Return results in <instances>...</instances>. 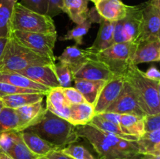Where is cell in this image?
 <instances>
[{
  "label": "cell",
  "instance_id": "26",
  "mask_svg": "<svg viewBox=\"0 0 160 159\" xmlns=\"http://www.w3.org/2000/svg\"><path fill=\"white\" fill-rule=\"evenodd\" d=\"M121 130L128 135L134 137H142L145 133L144 130V116L131 114H123L120 115V123Z\"/></svg>",
  "mask_w": 160,
  "mask_h": 159
},
{
  "label": "cell",
  "instance_id": "40",
  "mask_svg": "<svg viewBox=\"0 0 160 159\" xmlns=\"http://www.w3.org/2000/svg\"><path fill=\"white\" fill-rule=\"evenodd\" d=\"M48 1V12L47 15L54 17L63 12L64 0H47Z\"/></svg>",
  "mask_w": 160,
  "mask_h": 159
},
{
  "label": "cell",
  "instance_id": "48",
  "mask_svg": "<svg viewBox=\"0 0 160 159\" xmlns=\"http://www.w3.org/2000/svg\"><path fill=\"white\" fill-rule=\"evenodd\" d=\"M38 159H48V158L45 157V156H40V157H38Z\"/></svg>",
  "mask_w": 160,
  "mask_h": 159
},
{
  "label": "cell",
  "instance_id": "24",
  "mask_svg": "<svg viewBox=\"0 0 160 159\" xmlns=\"http://www.w3.org/2000/svg\"><path fill=\"white\" fill-rule=\"evenodd\" d=\"M95 115L94 106L88 103L71 104L68 122L74 126H82L90 123Z\"/></svg>",
  "mask_w": 160,
  "mask_h": 159
},
{
  "label": "cell",
  "instance_id": "50",
  "mask_svg": "<svg viewBox=\"0 0 160 159\" xmlns=\"http://www.w3.org/2000/svg\"><path fill=\"white\" fill-rule=\"evenodd\" d=\"M13 1H14V2H18V1H19V0H13Z\"/></svg>",
  "mask_w": 160,
  "mask_h": 159
},
{
  "label": "cell",
  "instance_id": "7",
  "mask_svg": "<svg viewBox=\"0 0 160 159\" xmlns=\"http://www.w3.org/2000/svg\"><path fill=\"white\" fill-rule=\"evenodd\" d=\"M9 37L31 51L56 62V58L54 55V48L57 40V33L42 34L12 31Z\"/></svg>",
  "mask_w": 160,
  "mask_h": 159
},
{
  "label": "cell",
  "instance_id": "18",
  "mask_svg": "<svg viewBox=\"0 0 160 159\" xmlns=\"http://www.w3.org/2000/svg\"><path fill=\"white\" fill-rule=\"evenodd\" d=\"M70 104L65 98L62 87L52 88L46 94V109L68 121Z\"/></svg>",
  "mask_w": 160,
  "mask_h": 159
},
{
  "label": "cell",
  "instance_id": "14",
  "mask_svg": "<svg viewBox=\"0 0 160 159\" xmlns=\"http://www.w3.org/2000/svg\"><path fill=\"white\" fill-rule=\"evenodd\" d=\"M92 57V53L88 48L81 49L78 45H72L67 47L57 59L67 65L74 74Z\"/></svg>",
  "mask_w": 160,
  "mask_h": 159
},
{
  "label": "cell",
  "instance_id": "49",
  "mask_svg": "<svg viewBox=\"0 0 160 159\" xmlns=\"http://www.w3.org/2000/svg\"><path fill=\"white\" fill-rule=\"evenodd\" d=\"M90 1L93 2H94V3H95H95H97V2H98V1H100V0H90Z\"/></svg>",
  "mask_w": 160,
  "mask_h": 159
},
{
  "label": "cell",
  "instance_id": "4",
  "mask_svg": "<svg viewBox=\"0 0 160 159\" xmlns=\"http://www.w3.org/2000/svg\"><path fill=\"white\" fill-rule=\"evenodd\" d=\"M55 62L31 51L9 37L0 58V73H17L33 65H52Z\"/></svg>",
  "mask_w": 160,
  "mask_h": 159
},
{
  "label": "cell",
  "instance_id": "34",
  "mask_svg": "<svg viewBox=\"0 0 160 159\" xmlns=\"http://www.w3.org/2000/svg\"><path fill=\"white\" fill-rule=\"evenodd\" d=\"M60 151L74 159H97L82 145L71 143L60 149Z\"/></svg>",
  "mask_w": 160,
  "mask_h": 159
},
{
  "label": "cell",
  "instance_id": "12",
  "mask_svg": "<svg viewBox=\"0 0 160 159\" xmlns=\"http://www.w3.org/2000/svg\"><path fill=\"white\" fill-rule=\"evenodd\" d=\"M52 65H33L23 70H20L17 72V73L51 89L56 88L59 87V84L54 73Z\"/></svg>",
  "mask_w": 160,
  "mask_h": 159
},
{
  "label": "cell",
  "instance_id": "41",
  "mask_svg": "<svg viewBox=\"0 0 160 159\" xmlns=\"http://www.w3.org/2000/svg\"><path fill=\"white\" fill-rule=\"evenodd\" d=\"M98 115H99L102 118L107 120V121L111 122V123H113L117 125H119V123H120V114L113 113V112H103V113L98 114Z\"/></svg>",
  "mask_w": 160,
  "mask_h": 159
},
{
  "label": "cell",
  "instance_id": "27",
  "mask_svg": "<svg viewBox=\"0 0 160 159\" xmlns=\"http://www.w3.org/2000/svg\"><path fill=\"white\" fill-rule=\"evenodd\" d=\"M139 154L160 155V129L145 132L137 140Z\"/></svg>",
  "mask_w": 160,
  "mask_h": 159
},
{
  "label": "cell",
  "instance_id": "32",
  "mask_svg": "<svg viewBox=\"0 0 160 159\" xmlns=\"http://www.w3.org/2000/svg\"><path fill=\"white\" fill-rule=\"evenodd\" d=\"M6 154L13 159H38L40 156L34 154L22 140L21 135Z\"/></svg>",
  "mask_w": 160,
  "mask_h": 159
},
{
  "label": "cell",
  "instance_id": "47",
  "mask_svg": "<svg viewBox=\"0 0 160 159\" xmlns=\"http://www.w3.org/2000/svg\"><path fill=\"white\" fill-rule=\"evenodd\" d=\"M3 107H4V104H3L2 101V99L0 98V112H1V110L2 109Z\"/></svg>",
  "mask_w": 160,
  "mask_h": 159
},
{
  "label": "cell",
  "instance_id": "31",
  "mask_svg": "<svg viewBox=\"0 0 160 159\" xmlns=\"http://www.w3.org/2000/svg\"><path fill=\"white\" fill-rule=\"evenodd\" d=\"M19 119L15 109L3 107L0 112V134L8 131L18 132Z\"/></svg>",
  "mask_w": 160,
  "mask_h": 159
},
{
  "label": "cell",
  "instance_id": "42",
  "mask_svg": "<svg viewBox=\"0 0 160 159\" xmlns=\"http://www.w3.org/2000/svg\"><path fill=\"white\" fill-rule=\"evenodd\" d=\"M145 76L147 78L152 80L160 81V73L156 66H151L145 73Z\"/></svg>",
  "mask_w": 160,
  "mask_h": 159
},
{
  "label": "cell",
  "instance_id": "6",
  "mask_svg": "<svg viewBox=\"0 0 160 159\" xmlns=\"http://www.w3.org/2000/svg\"><path fill=\"white\" fill-rule=\"evenodd\" d=\"M136 47V42L114 43L103 51H90L93 58L105 64L115 76H123L132 62Z\"/></svg>",
  "mask_w": 160,
  "mask_h": 159
},
{
  "label": "cell",
  "instance_id": "28",
  "mask_svg": "<svg viewBox=\"0 0 160 159\" xmlns=\"http://www.w3.org/2000/svg\"><path fill=\"white\" fill-rule=\"evenodd\" d=\"M45 96L44 94L41 93H23L8 95L3 97L1 99L5 107L16 109L28 104L43 101Z\"/></svg>",
  "mask_w": 160,
  "mask_h": 159
},
{
  "label": "cell",
  "instance_id": "33",
  "mask_svg": "<svg viewBox=\"0 0 160 159\" xmlns=\"http://www.w3.org/2000/svg\"><path fill=\"white\" fill-rule=\"evenodd\" d=\"M53 70L56 74L57 80L59 84V87L62 88L70 87L71 86L72 80H73V73L67 65L62 62H55L52 65Z\"/></svg>",
  "mask_w": 160,
  "mask_h": 159
},
{
  "label": "cell",
  "instance_id": "17",
  "mask_svg": "<svg viewBox=\"0 0 160 159\" xmlns=\"http://www.w3.org/2000/svg\"><path fill=\"white\" fill-rule=\"evenodd\" d=\"M128 6L121 0H100L95 3V8L102 18L116 22L125 17Z\"/></svg>",
  "mask_w": 160,
  "mask_h": 159
},
{
  "label": "cell",
  "instance_id": "11",
  "mask_svg": "<svg viewBox=\"0 0 160 159\" xmlns=\"http://www.w3.org/2000/svg\"><path fill=\"white\" fill-rule=\"evenodd\" d=\"M73 80L82 79L88 80H103L108 82L115 75L105 64L92 57L78 72L73 74Z\"/></svg>",
  "mask_w": 160,
  "mask_h": 159
},
{
  "label": "cell",
  "instance_id": "19",
  "mask_svg": "<svg viewBox=\"0 0 160 159\" xmlns=\"http://www.w3.org/2000/svg\"><path fill=\"white\" fill-rule=\"evenodd\" d=\"M101 17L98 15L95 8L89 11L88 17L82 23L77 24L73 29L70 30L65 35L60 37V41L73 40L76 42V45H82L83 37L88 34L93 23H99Z\"/></svg>",
  "mask_w": 160,
  "mask_h": 159
},
{
  "label": "cell",
  "instance_id": "30",
  "mask_svg": "<svg viewBox=\"0 0 160 159\" xmlns=\"http://www.w3.org/2000/svg\"><path fill=\"white\" fill-rule=\"evenodd\" d=\"M15 2L0 0V37L9 38Z\"/></svg>",
  "mask_w": 160,
  "mask_h": 159
},
{
  "label": "cell",
  "instance_id": "43",
  "mask_svg": "<svg viewBox=\"0 0 160 159\" xmlns=\"http://www.w3.org/2000/svg\"><path fill=\"white\" fill-rule=\"evenodd\" d=\"M48 159H74L70 156L62 153L60 150H56V151H52L48 153L46 156Z\"/></svg>",
  "mask_w": 160,
  "mask_h": 159
},
{
  "label": "cell",
  "instance_id": "2",
  "mask_svg": "<svg viewBox=\"0 0 160 159\" xmlns=\"http://www.w3.org/2000/svg\"><path fill=\"white\" fill-rule=\"evenodd\" d=\"M123 77L135 94L139 106L145 115L160 114V81L147 78L145 72L131 62Z\"/></svg>",
  "mask_w": 160,
  "mask_h": 159
},
{
  "label": "cell",
  "instance_id": "15",
  "mask_svg": "<svg viewBox=\"0 0 160 159\" xmlns=\"http://www.w3.org/2000/svg\"><path fill=\"white\" fill-rule=\"evenodd\" d=\"M160 38L138 42L132 62L135 65L142 63L159 62Z\"/></svg>",
  "mask_w": 160,
  "mask_h": 159
},
{
  "label": "cell",
  "instance_id": "8",
  "mask_svg": "<svg viewBox=\"0 0 160 159\" xmlns=\"http://www.w3.org/2000/svg\"><path fill=\"white\" fill-rule=\"evenodd\" d=\"M142 4L141 32L136 43L160 38V0H148Z\"/></svg>",
  "mask_w": 160,
  "mask_h": 159
},
{
  "label": "cell",
  "instance_id": "36",
  "mask_svg": "<svg viewBox=\"0 0 160 159\" xmlns=\"http://www.w3.org/2000/svg\"><path fill=\"white\" fill-rule=\"evenodd\" d=\"M23 93L43 94L41 91H38V90H31V89L20 88V87L11 85V84H6V83L0 82V98H3V97L8 96V95L16 94H23Z\"/></svg>",
  "mask_w": 160,
  "mask_h": 159
},
{
  "label": "cell",
  "instance_id": "10",
  "mask_svg": "<svg viewBox=\"0 0 160 159\" xmlns=\"http://www.w3.org/2000/svg\"><path fill=\"white\" fill-rule=\"evenodd\" d=\"M124 82L123 76H115L105 84L94 106L95 115L106 112V109L115 101L123 89Z\"/></svg>",
  "mask_w": 160,
  "mask_h": 159
},
{
  "label": "cell",
  "instance_id": "45",
  "mask_svg": "<svg viewBox=\"0 0 160 159\" xmlns=\"http://www.w3.org/2000/svg\"><path fill=\"white\" fill-rule=\"evenodd\" d=\"M142 159H160V155L158 154H144Z\"/></svg>",
  "mask_w": 160,
  "mask_h": 159
},
{
  "label": "cell",
  "instance_id": "22",
  "mask_svg": "<svg viewBox=\"0 0 160 159\" xmlns=\"http://www.w3.org/2000/svg\"><path fill=\"white\" fill-rule=\"evenodd\" d=\"M75 88L79 90L85 99L86 102L95 106L100 92L106 84L103 80H88L74 79Z\"/></svg>",
  "mask_w": 160,
  "mask_h": 159
},
{
  "label": "cell",
  "instance_id": "20",
  "mask_svg": "<svg viewBox=\"0 0 160 159\" xmlns=\"http://www.w3.org/2000/svg\"><path fill=\"white\" fill-rule=\"evenodd\" d=\"M100 27L96 39L93 45L88 49L93 52L101 51L109 48L113 44V31L115 22L109 21L105 19H100Z\"/></svg>",
  "mask_w": 160,
  "mask_h": 159
},
{
  "label": "cell",
  "instance_id": "37",
  "mask_svg": "<svg viewBox=\"0 0 160 159\" xmlns=\"http://www.w3.org/2000/svg\"><path fill=\"white\" fill-rule=\"evenodd\" d=\"M21 4L28 9L38 13L47 15L48 1L47 0H20Z\"/></svg>",
  "mask_w": 160,
  "mask_h": 159
},
{
  "label": "cell",
  "instance_id": "39",
  "mask_svg": "<svg viewBox=\"0 0 160 159\" xmlns=\"http://www.w3.org/2000/svg\"><path fill=\"white\" fill-rule=\"evenodd\" d=\"M160 129V114L145 115L144 116V130L145 132H152Z\"/></svg>",
  "mask_w": 160,
  "mask_h": 159
},
{
  "label": "cell",
  "instance_id": "35",
  "mask_svg": "<svg viewBox=\"0 0 160 159\" xmlns=\"http://www.w3.org/2000/svg\"><path fill=\"white\" fill-rule=\"evenodd\" d=\"M20 137V132L8 131L0 134V151L7 153Z\"/></svg>",
  "mask_w": 160,
  "mask_h": 159
},
{
  "label": "cell",
  "instance_id": "46",
  "mask_svg": "<svg viewBox=\"0 0 160 159\" xmlns=\"http://www.w3.org/2000/svg\"><path fill=\"white\" fill-rule=\"evenodd\" d=\"M0 159H13L10 157V156L8 155L6 153H3L0 151Z\"/></svg>",
  "mask_w": 160,
  "mask_h": 159
},
{
  "label": "cell",
  "instance_id": "25",
  "mask_svg": "<svg viewBox=\"0 0 160 159\" xmlns=\"http://www.w3.org/2000/svg\"><path fill=\"white\" fill-rule=\"evenodd\" d=\"M88 0H64L63 12L73 23H81L88 17Z\"/></svg>",
  "mask_w": 160,
  "mask_h": 159
},
{
  "label": "cell",
  "instance_id": "13",
  "mask_svg": "<svg viewBox=\"0 0 160 159\" xmlns=\"http://www.w3.org/2000/svg\"><path fill=\"white\" fill-rule=\"evenodd\" d=\"M46 110V108L43 105V101L16 108L19 119L18 132H22L37 124L44 116Z\"/></svg>",
  "mask_w": 160,
  "mask_h": 159
},
{
  "label": "cell",
  "instance_id": "44",
  "mask_svg": "<svg viewBox=\"0 0 160 159\" xmlns=\"http://www.w3.org/2000/svg\"><path fill=\"white\" fill-rule=\"evenodd\" d=\"M8 39L9 38L0 37V58H1L3 51H4L5 48H6V44H7Z\"/></svg>",
  "mask_w": 160,
  "mask_h": 159
},
{
  "label": "cell",
  "instance_id": "23",
  "mask_svg": "<svg viewBox=\"0 0 160 159\" xmlns=\"http://www.w3.org/2000/svg\"><path fill=\"white\" fill-rule=\"evenodd\" d=\"M0 82L6 83L16 87L41 91L45 95L51 88L34 82L31 80L17 73H0Z\"/></svg>",
  "mask_w": 160,
  "mask_h": 159
},
{
  "label": "cell",
  "instance_id": "1",
  "mask_svg": "<svg viewBox=\"0 0 160 159\" xmlns=\"http://www.w3.org/2000/svg\"><path fill=\"white\" fill-rule=\"evenodd\" d=\"M75 131L92 145L100 159H135L139 154L137 141L108 134L90 123L75 126Z\"/></svg>",
  "mask_w": 160,
  "mask_h": 159
},
{
  "label": "cell",
  "instance_id": "3",
  "mask_svg": "<svg viewBox=\"0 0 160 159\" xmlns=\"http://www.w3.org/2000/svg\"><path fill=\"white\" fill-rule=\"evenodd\" d=\"M28 129L59 150L74 143L79 139L74 126L48 110L37 124Z\"/></svg>",
  "mask_w": 160,
  "mask_h": 159
},
{
  "label": "cell",
  "instance_id": "38",
  "mask_svg": "<svg viewBox=\"0 0 160 159\" xmlns=\"http://www.w3.org/2000/svg\"><path fill=\"white\" fill-rule=\"evenodd\" d=\"M63 94L68 102L71 104H81V103L86 102L85 99L81 94V92L78 90H77L75 87H66V88H62Z\"/></svg>",
  "mask_w": 160,
  "mask_h": 159
},
{
  "label": "cell",
  "instance_id": "9",
  "mask_svg": "<svg viewBox=\"0 0 160 159\" xmlns=\"http://www.w3.org/2000/svg\"><path fill=\"white\" fill-rule=\"evenodd\" d=\"M105 112L120 114H131L145 116V114L139 106L135 94L128 82L125 81L121 92L113 103Z\"/></svg>",
  "mask_w": 160,
  "mask_h": 159
},
{
  "label": "cell",
  "instance_id": "5",
  "mask_svg": "<svg viewBox=\"0 0 160 159\" xmlns=\"http://www.w3.org/2000/svg\"><path fill=\"white\" fill-rule=\"evenodd\" d=\"M10 28V32L20 31L42 34L57 33L52 17L31 10L19 2L14 5Z\"/></svg>",
  "mask_w": 160,
  "mask_h": 159
},
{
  "label": "cell",
  "instance_id": "16",
  "mask_svg": "<svg viewBox=\"0 0 160 159\" xmlns=\"http://www.w3.org/2000/svg\"><path fill=\"white\" fill-rule=\"evenodd\" d=\"M142 4L128 6L125 17L120 20L128 42H136L141 32Z\"/></svg>",
  "mask_w": 160,
  "mask_h": 159
},
{
  "label": "cell",
  "instance_id": "21",
  "mask_svg": "<svg viewBox=\"0 0 160 159\" xmlns=\"http://www.w3.org/2000/svg\"><path fill=\"white\" fill-rule=\"evenodd\" d=\"M20 135L27 147L38 156H46L51 151L59 150L28 129L20 132Z\"/></svg>",
  "mask_w": 160,
  "mask_h": 159
},
{
  "label": "cell",
  "instance_id": "29",
  "mask_svg": "<svg viewBox=\"0 0 160 159\" xmlns=\"http://www.w3.org/2000/svg\"><path fill=\"white\" fill-rule=\"evenodd\" d=\"M89 123L99 129L102 132H106L108 134H111V135H113L115 137H120V138L124 139L127 140H131V141H137L138 140V137L125 134L121 130L119 125L104 119L99 115H95Z\"/></svg>",
  "mask_w": 160,
  "mask_h": 159
}]
</instances>
